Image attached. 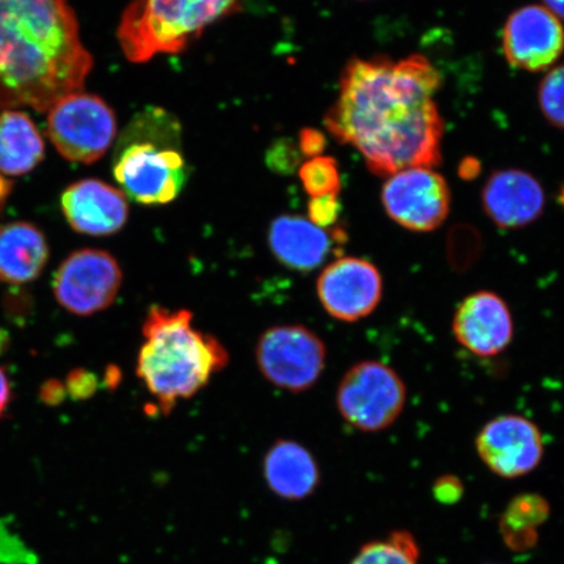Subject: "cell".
Instances as JSON below:
<instances>
[{
	"mask_svg": "<svg viewBox=\"0 0 564 564\" xmlns=\"http://www.w3.org/2000/svg\"><path fill=\"white\" fill-rule=\"evenodd\" d=\"M122 281V268L110 252L83 249L63 260L54 274L53 292L66 312L90 316L115 303Z\"/></svg>",
	"mask_w": 564,
	"mask_h": 564,
	"instance_id": "9",
	"label": "cell"
},
{
	"mask_svg": "<svg viewBox=\"0 0 564 564\" xmlns=\"http://www.w3.org/2000/svg\"><path fill=\"white\" fill-rule=\"evenodd\" d=\"M256 358L268 382L280 390L303 392L314 387L326 369L327 348L312 329L286 324L268 328L259 337Z\"/></svg>",
	"mask_w": 564,
	"mask_h": 564,
	"instance_id": "8",
	"label": "cell"
},
{
	"mask_svg": "<svg viewBox=\"0 0 564 564\" xmlns=\"http://www.w3.org/2000/svg\"><path fill=\"white\" fill-rule=\"evenodd\" d=\"M51 249L44 232L26 221L0 225V281L23 285L40 278Z\"/></svg>",
	"mask_w": 564,
	"mask_h": 564,
	"instance_id": "19",
	"label": "cell"
},
{
	"mask_svg": "<svg viewBox=\"0 0 564 564\" xmlns=\"http://www.w3.org/2000/svg\"><path fill=\"white\" fill-rule=\"evenodd\" d=\"M417 540L408 531H394L384 539L361 546L349 564H420Z\"/></svg>",
	"mask_w": 564,
	"mask_h": 564,
	"instance_id": "22",
	"label": "cell"
},
{
	"mask_svg": "<svg viewBox=\"0 0 564 564\" xmlns=\"http://www.w3.org/2000/svg\"><path fill=\"white\" fill-rule=\"evenodd\" d=\"M61 207L69 227L82 235L108 237L121 231L129 220L127 196L100 180H82L61 196Z\"/></svg>",
	"mask_w": 564,
	"mask_h": 564,
	"instance_id": "15",
	"label": "cell"
},
{
	"mask_svg": "<svg viewBox=\"0 0 564 564\" xmlns=\"http://www.w3.org/2000/svg\"><path fill=\"white\" fill-rule=\"evenodd\" d=\"M406 387L390 366L364 361L350 368L338 384L336 405L350 426L365 433L382 432L403 413Z\"/></svg>",
	"mask_w": 564,
	"mask_h": 564,
	"instance_id": "7",
	"label": "cell"
},
{
	"mask_svg": "<svg viewBox=\"0 0 564 564\" xmlns=\"http://www.w3.org/2000/svg\"><path fill=\"white\" fill-rule=\"evenodd\" d=\"M302 153L292 139L274 141L267 152V164L273 172L291 174L300 165Z\"/></svg>",
	"mask_w": 564,
	"mask_h": 564,
	"instance_id": "25",
	"label": "cell"
},
{
	"mask_svg": "<svg viewBox=\"0 0 564 564\" xmlns=\"http://www.w3.org/2000/svg\"><path fill=\"white\" fill-rule=\"evenodd\" d=\"M550 517L547 500L535 492H524L507 505L499 519V532L507 547L524 553L538 545L540 528Z\"/></svg>",
	"mask_w": 564,
	"mask_h": 564,
	"instance_id": "21",
	"label": "cell"
},
{
	"mask_svg": "<svg viewBox=\"0 0 564 564\" xmlns=\"http://www.w3.org/2000/svg\"><path fill=\"white\" fill-rule=\"evenodd\" d=\"M300 178L305 192L312 196L338 195L341 176L335 159L319 156L310 159L300 167Z\"/></svg>",
	"mask_w": 564,
	"mask_h": 564,
	"instance_id": "23",
	"label": "cell"
},
{
	"mask_svg": "<svg viewBox=\"0 0 564 564\" xmlns=\"http://www.w3.org/2000/svg\"><path fill=\"white\" fill-rule=\"evenodd\" d=\"M336 235L317 228L308 218L282 215L271 223L268 245L273 257L289 270L308 273L319 268L333 250Z\"/></svg>",
	"mask_w": 564,
	"mask_h": 564,
	"instance_id": "17",
	"label": "cell"
},
{
	"mask_svg": "<svg viewBox=\"0 0 564 564\" xmlns=\"http://www.w3.org/2000/svg\"><path fill=\"white\" fill-rule=\"evenodd\" d=\"M122 373L119 371L117 366H110L108 370L105 372V386L108 388H115L118 387L119 382H121Z\"/></svg>",
	"mask_w": 564,
	"mask_h": 564,
	"instance_id": "35",
	"label": "cell"
},
{
	"mask_svg": "<svg viewBox=\"0 0 564 564\" xmlns=\"http://www.w3.org/2000/svg\"><path fill=\"white\" fill-rule=\"evenodd\" d=\"M433 494L435 499L442 505L460 502L464 494L462 479L453 475L442 476L436 479L433 486Z\"/></svg>",
	"mask_w": 564,
	"mask_h": 564,
	"instance_id": "29",
	"label": "cell"
},
{
	"mask_svg": "<svg viewBox=\"0 0 564 564\" xmlns=\"http://www.w3.org/2000/svg\"><path fill=\"white\" fill-rule=\"evenodd\" d=\"M482 207L498 228H524L544 214V188L519 169L494 172L482 189Z\"/></svg>",
	"mask_w": 564,
	"mask_h": 564,
	"instance_id": "16",
	"label": "cell"
},
{
	"mask_svg": "<svg viewBox=\"0 0 564 564\" xmlns=\"http://www.w3.org/2000/svg\"><path fill=\"white\" fill-rule=\"evenodd\" d=\"M441 86L440 70L419 54L401 61L352 58L324 123L338 143L356 148L376 175L433 169L442 162L444 122L434 100Z\"/></svg>",
	"mask_w": 564,
	"mask_h": 564,
	"instance_id": "1",
	"label": "cell"
},
{
	"mask_svg": "<svg viewBox=\"0 0 564 564\" xmlns=\"http://www.w3.org/2000/svg\"><path fill=\"white\" fill-rule=\"evenodd\" d=\"M476 449L492 474L507 479L531 474L545 453L539 426L517 414L500 415L486 423L477 435Z\"/></svg>",
	"mask_w": 564,
	"mask_h": 564,
	"instance_id": "12",
	"label": "cell"
},
{
	"mask_svg": "<svg viewBox=\"0 0 564 564\" xmlns=\"http://www.w3.org/2000/svg\"><path fill=\"white\" fill-rule=\"evenodd\" d=\"M66 386L61 380L51 379L42 386L40 398L45 404L55 406L59 405L66 398Z\"/></svg>",
	"mask_w": 564,
	"mask_h": 564,
	"instance_id": "31",
	"label": "cell"
},
{
	"mask_svg": "<svg viewBox=\"0 0 564 564\" xmlns=\"http://www.w3.org/2000/svg\"><path fill=\"white\" fill-rule=\"evenodd\" d=\"M502 45L512 67L540 73L563 54L564 28L545 6L521 7L506 21Z\"/></svg>",
	"mask_w": 564,
	"mask_h": 564,
	"instance_id": "13",
	"label": "cell"
},
{
	"mask_svg": "<svg viewBox=\"0 0 564 564\" xmlns=\"http://www.w3.org/2000/svg\"><path fill=\"white\" fill-rule=\"evenodd\" d=\"M239 7L241 0H133L123 12L117 39L127 59L145 63L185 51Z\"/></svg>",
	"mask_w": 564,
	"mask_h": 564,
	"instance_id": "5",
	"label": "cell"
},
{
	"mask_svg": "<svg viewBox=\"0 0 564 564\" xmlns=\"http://www.w3.org/2000/svg\"><path fill=\"white\" fill-rule=\"evenodd\" d=\"M481 173V162L475 158H467L458 166V175L465 181H474Z\"/></svg>",
	"mask_w": 564,
	"mask_h": 564,
	"instance_id": "33",
	"label": "cell"
},
{
	"mask_svg": "<svg viewBox=\"0 0 564 564\" xmlns=\"http://www.w3.org/2000/svg\"><path fill=\"white\" fill-rule=\"evenodd\" d=\"M316 292L328 315L355 323L376 312L383 297V278L369 260L338 258L317 278Z\"/></svg>",
	"mask_w": 564,
	"mask_h": 564,
	"instance_id": "11",
	"label": "cell"
},
{
	"mask_svg": "<svg viewBox=\"0 0 564 564\" xmlns=\"http://www.w3.org/2000/svg\"><path fill=\"white\" fill-rule=\"evenodd\" d=\"M545 7L558 19L564 20V0H544Z\"/></svg>",
	"mask_w": 564,
	"mask_h": 564,
	"instance_id": "36",
	"label": "cell"
},
{
	"mask_svg": "<svg viewBox=\"0 0 564 564\" xmlns=\"http://www.w3.org/2000/svg\"><path fill=\"white\" fill-rule=\"evenodd\" d=\"M308 220L317 228H328L338 220L341 214V204L338 195L312 197L307 206Z\"/></svg>",
	"mask_w": 564,
	"mask_h": 564,
	"instance_id": "26",
	"label": "cell"
},
{
	"mask_svg": "<svg viewBox=\"0 0 564 564\" xmlns=\"http://www.w3.org/2000/svg\"><path fill=\"white\" fill-rule=\"evenodd\" d=\"M12 188L13 182L11 178H7V176L0 174V215H2L7 202L10 199Z\"/></svg>",
	"mask_w": 564,
	"mask_h": 564,
	"instance_id": "34",
	"label": "cell"
},
{
	"mask_svg": "<svg viewBox=\"0 0 564 564\" xmlns=\"http://www.w3.org/2000/svg\"><path fill=\"white\" fill-rule=\"evenodd\" d=\"M98 387L100 384L95 373L84 369L70 371L66 380L67 393L77 401L94 398Z\"/></svg>",
	"mask_w": 564,
	"mask_h": 564,
	"instance_id": "28",
	"label": "cell"
},
{
	"mask_svg": "<svg viewBox=\"0 0 564 564\" xmlns=\"http://www.w3.org/2000/svg\"><path fill=\"white\" fill-rule=\"evenodd\" d=\"M299 148L302 153V156L314 159L319 158L326 148V137L319 130L306 129L301 130Z\"/></svg>",
	"mask_w": 564,
	"mask_h": 564,
	"instance_id": "30",
	"label": "cell"
},
{
	"mask_svg": "<svg viewBox=\"0 0 564 564\" xmlns=\"http://www.w3.org/2000/svg\"><path fill=\"white\" fill-rule=\"evenodd\" d=\"M382 203L388 217L401 228L427 232L447 220L451 192L446 180L434 169L409 167L388 176Z\"/></svg>",
	"mask_w": 564,
	"mask_h": 564,
	"instance_id": "10",
	"label": "cell"
},
{
	"mask_svg": "<svg viewBox=\"0 0 564 564\" xmlns=\"http://www.w3.org/2000/svg\"><path fill=\"white\" fill-rule=\"evenodd\" d=\"M112 174L122 193L143 206L175 200L188 180L178 121L159 108L140 112L118 144Z\"/></svg>",
	"mask_w": 564,
	"mask_h": 564,
	"instance_id": "4",
	"label": "cell"
},
{
	"mask_svg": "<svg viewBox=\"0 0 564 564\" xmlns=\"http://www.w3.org/2000/svg\"><path fill=\"white\" fill-rule=\"evenodd\" d=\"M45 140L26 112L0 111V174L7 178L34 171L45 158Z\"/></svg>",
	"mask_w": 564,
	"mask_h": 564,
	"instance_id": "20",
	"label": "cell"
},
{
	"mask_svg": "<svg viewBox=\"0 0 564 564\" xmlns=\"http://www.w3.org/2000/svg\"><path fill=\"white\" fill-rule=\"evenodd\" d=\"M453 330L457 343L471 355L496 357L513 338L511 310L497 293L470 294L456 310Z\"/></svg>",
	"mask_w": 564,
	"mask_h": 564,
	"instance_id": "14",
	"label": "cell"
},
{
	"mask_svg": "<svg viewBox=\"0 0 564 564\" xmlns=\"http://www.w3.org/2000/svg\"><path fill=\"white\" fill-rule=\"evenodd\" d=\"M539 104L547 121L564 130V63L550 70L542 79Z\"/></svg>",
	"mask_w": 564,
	"mask_h": 564,
	"instance_id": "24",
	"label": "cell"
},
{
	"mask_svg": "<svg viewBox=\"0 0 564 564\" xmlns=\"http://www.w3.org/2000/svg\"><path fill=\"white\" fill-rule=\"evenodd\" d=\"M267 488L285 502H303L313 497L322 482L319 464L301 443L274 442L263 457Z\"/></svg>",
	"mask_w": 564,
	"mask_h": 564,
	"instance_id": "18",
	"label": "cell"
},
{
	"mask_svg": "<svg viewBox=\"0 0 564 564\" xmlns=\"http://www.w3.org/2000/svg\"><path fill=\"white\" fill-rule=\"evenodd\" d=\"M0 562L32 564L30 550L26 549L17 534L7 531L4 523H0Z\"/></svg>",
	"mask_w": 564,
	"mask_h": 564,
	"instance_id": "27",
	"label": "cell"
},
{
	"mask_svg": "<svg viewBox=\"0 0 564 564\" xmlns=\"http://www.w3.org/2000/svg\"><path fill=\"white\" fill-rule=\"evenodd\" d=\"M561 203L563 204V207H564V186L561 192Z\"/></svg>",
	"mask_w": 564,
	"mask_h": 564,
	"instance_id": "37",
	"label": "cell"
},
{
	"mask_svg": "<svg viewBox=\"0 0 564 564\" xmlns=\"http://www.w3.org/2000/svg\"><path fill=\"white\" fill-rule=\"evenodd\" d=\"M188 310L152 306L143 324L144 343L137 373L156 399L158 411L171 414L180 400L203 390L229 365V352L215 336L193 326Z\"/></svg>",
	"mask_w": 564,
	"mask_h": 564,
	"instance_id": "3",
	"label": "cell"
},
{
	"mask_svg": "<svg viewBox=\"0 0 564 564\" xmlns=\"http://www.w3.org/2000/svg\"><path fill=\"white\" fill-rule=\"evenodd\" d=\"M91 68L68 0H0V109L45 112Z\"/></svg>",
	"mask_w": 564,
	"mask_h": 564,
	"instance_id": "2",
	"label": "cell"
},
{
	"mask_svg": "<svg viewBox=\"0 0 564 564\" xmlns=\"http://www.w3.org/2000/svg\"><path fill=\"white\" fill-rule=\"evenodd\" d=\"M12 400V384L9 373L3 368H0V419L9 408Z\"/></svg>",
	"mask_w": 564,
	"mask_h": 564,
	"instance_id": "32",
	"label": "cell"
},
{
	"mask_svg": "<svg viewBox=\"0 0 564 564\" xmlns=\"http://www.w3.org/2000/svg\"><path fill=\"white\" fill-rule=\"evenodd\" d=\"M47 137L63 159L94 164L115 143L116 112L101 97L74 91L47 110Z\"/></svg>",
	"mask_w": 564,
	"mask_h": 564,
	"instance_id": "6",
	"label": "cell"
}]
</instances>
